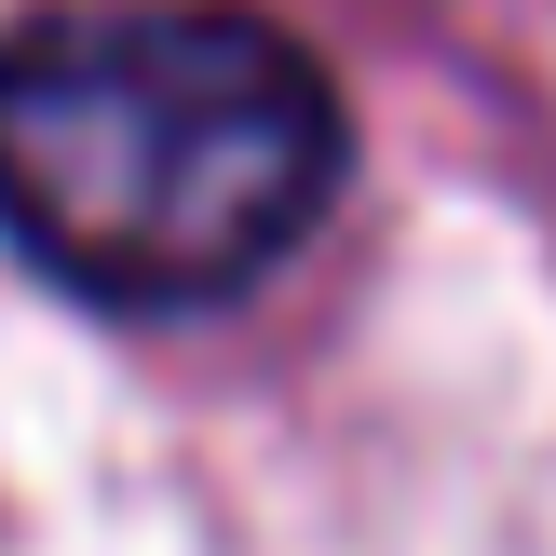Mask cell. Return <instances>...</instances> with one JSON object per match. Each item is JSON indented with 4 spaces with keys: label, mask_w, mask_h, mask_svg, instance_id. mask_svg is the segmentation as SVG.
<instances>
[{
    "label": "cell",
    "mask_w": 556,
    "mask_h": 556,
    "mask_svg": "<svg viewBox=\"0 0 556 556\" xmlns=\"http://www.w3.org/2000/svg\"><path fill=\"white\" fill-rule=\"evenodd\" d=\"M340 81L258 14H54L0 41V231L109 313L231 299L340 204Z\"/></svg>",
    "instance_id": "6da1fadb"
}]
</instances>
